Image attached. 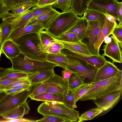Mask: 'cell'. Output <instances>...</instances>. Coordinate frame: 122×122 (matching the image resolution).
<instances>
[{
  "label": "cell",
  "mask_w": 122,
  "mask_h": 122,
  "mask_svg": "<svg viewBox=\"0 0 122 122\" xmlns=\"http://www.w3.org/2000/svg\"><path fill=\"white\" fill-rule=\"evenodd\" d=\"M18 45L21 53L28 58L39 61H46L48 54L42 48L38 34L32 33L12 40Z\"/></svg>",
  "instance_id": "6da1fadb"
},
{
  "label": "cell",
  "mask_w": 122,
  "mask_h": 122,
  "mask_svg": "<svg viewBox=\"0 0 122 122\" xmlns=\"http://www.w3.org/2000/svg\"><path fill=\"white\" fill-rule=\"evenodd\" d=\"M122 90V76L90 83L87 92L79 100H93L102 96L118 90Z\"/></svg>",
  "instance_id": "7a4b0ae2"
},
{
  "label": "cell",
  "mask_w": 122,
  "mask_h": 122,
  "mask_svg": "<svg viewBox=\"0 0 122 122\" xmlns=\"http://www.w3.org/2000/svg\"><path fill=\"white\" fill-rule=\"evenodd\" d=\"M12 64L11 68L27 73L54 69L57 65L47 61H39L30 59L22 53L10 59Z\"/></svg>",
  "instance_id": "3957f363"
},
{
  "label": "cell",
  "mask_w": 122,
  "mask_h": 122,
  "mask_svg": "<svg viewBox=\"0 0 122 122\" xmlns=\"http://www.w3.org/2000/svg\"><path fill=\"white\" fill-rule=\"evenodd\" d=\"M37 110L43 116H56L69 119L71 122L76 121L79 116L78 111L68 107L63 103L56 102H44L40 104Z\"/></svg>",
  "instance_id": "277c9868"
},
{
  "label": "cell",
  "mask_w": 122,
  "mask_h": 122,
  "mask_svg": "<svg viewBox=\"0 0 122 122\" xmlns=\"http://www.w3.org/2000/svg\"><path fill=\"white\" fill-rule=\"evenodd\" d=\"M80 18L70 9L60 13L52 25L45 30L53 37H58L71 28Z\"/></svg>",
  "instance_id": "5b68a950"
},
{
  "label": "cell",
  "mask_w": 122,
  "mask_h": 122,
  "mask_svg": "<svg viewBox=\"0 0 122 122\" xmlns=\"http://www.w3.org/2000/svg\"><path fill=\"white\" fill-rule=\"evenodd\" d=\"M64 53L66 55L68 61V64L65 69L78 74L85 81L86 79L90 82H92L98 69L82 60Z\"/></svg>",
  "instance_id": "8992f818"
},
{
  "label": "cell",
  "mask_w": 122,
  "mask_h": 122,
  "mask_svg": "<svg viewBox=\"0 0 122 122\" xmlns=\"http://www.w3.org/2000/svg\"><path fill=\"white\" fill-rule=\"evenodd\" d=\"M103 21H88V25L85 35L82 40L86 44L92 55H99L96 47L97 40L102 28Z\"/></svg>",
  "instance_id": "52a82bcc"
},
{
  "label": "cell",
  "mask_w": 122,
  "mask_h": 122,
  "mask_svg": "<svg viewBox=\"0 0 122 122\" xmlns=\"http://www.w3.org/2000/svg\"><path fill=\"white\" fill-rule=\"evenodd\" d=\"M118 2L117 0H92L87 9L92 12L103 15H110L118 21Z\"/></svg>",
  "instance_id": "ba28073f"
},
{
  "label": "cell",
  "mask_w": 122,
  "mask_h": 122,
  "mask_svg": "<svg viewBox=\"0 0 122 122\" xmlns=\"http://www.w3.org/2000/svg\"><path fill=\"white\" fill-rule=\"evenodd\" d=\"M31 88L14 95L6 94L0 101V116L26 101Z\"/></svg>",
  "instance_id": "9c48e42d"
},
{
  "label": "cell",
  "mask_w": 122,
  "mask_h": 122,
  "mask_svg": "<svg viewBox=\"0 0 122 122\" xmlns=\"http://www.w3.org/2000/svg\"><path fill=\"white\" fill-rule=\"evenodd\" d=\"M45 82L46 87L45 92L62 96L69 90L68 82L64 80L62 77L55 73Z\"/></svg>",
  "instance_id": "30bf717a"
},
{
  "label": "cell",
  "mask_w": 122,
  "mask_h": 122,
  "mask_svg": "<svg viewBox=\"0 0 122 122\" xmlns=\"http://www.w3.org/2000/svg\"><path fill=\"white\" fill-rule=\"evenodd\" d=\"M121 76H122V71L119 70L113 63L107 61L102 66L98 69L92 82Z\"/></svg>",
  "instance_id": "8fae6325"
},
{
  "label": "cell",
  "mask_w": 122,
  "mask_h": 122,
  "mask_svg": "<svg viewBox=\"0 0 122 122\" xmlns=\"http://www.w3.org/2000/svg\"><path fill=\"white\" fill-rule=\"evenodd\" d=\"M122 90L114 91L93 100L97 107L106 111L111 108L118 101L122 94Z\"/></svg>",
  "instance_id": "7c38bea8"
},
{
  "label": "cell",
  "mask_w": 122,
  "mask_h": 122,
  "mask_svg": "<svg viewBox=\"0 0 122 122\" xmlns=\"http://www.w3.org/2000/svg\"><path fill=\"white\" fill-rule=\"evenodd\" d=\"M111 41L103 46L104 53L102 55L109 58L112 63H121L122 52L119 43L112 36L111 37Z\"/></svg>",
  "instance_id": "4fadbf2b"
},
{
  "label": "cell",
  "mask_w": 122,
  "mask_h": 122,
  "mask_svg": "<svg viewBox=\"0 0 122 122\" xmlns=\"http://www.w3.org/2000/svg\"><path fill=\"white\" fill-rule=\"evenodd\" d=\"M61 52L82 60L98 69L102 66L107 60L102 55L88 56L63 49Z\"/></svg>",
  "instance_id": "5bb4252c"
},
{
  "label": "cell",
  "mask_w": 122,
  "mask_h": 122,
  "mask_svg": "<svg viewBox=\"0 0 122 122\" xmlns=\"http://www.w3.org/2000/svg\"><path fill=\"white\" fill-rule=\"evenodd\" d=\"M60 13L53 8L49 11L30 21L27 24L40 23L43 25L44 29L46 30L53 23Z\"/></svg>",
  "instance_id": "9a60e30c"
},
{
  "label": "cell",
  "mask_w": 122,
  "mask_h": 122,
  "mask_svg": "<svg viewBox=\"0 0 122 122\" xmlns=\"http://www.w3.org/2000/svg\"><path fill=\"white\" fill-rule=\"evenodd\" d=\"M30 108L27 101L5 113L1 117L4 119L8 120L23 117L29 113Z\"/></svg>",
  "instance_id": "2e32d148"
},
{
  "label": "cell",
  "mask_w": 122,
  "mask_h": 122,
  "mask_svg": "<svg viewBox=\"0 0 122 122\" xmlns=\"http://www.w3.org/2000/svg\"><path fill=\"white\" fill-rule=\"evenodd\" d=\"M117 24V23L112 22L109 21L104 16L102 28L96 45V49L99 52L101 46L104 41V38L112 34Z\"/></svg>",
  "instance_id": "e0dca14e"
},
{
  "label": "cell",
  "mask_w": 122,
  "mask_h": 122,
  "mask_svg": "<svg viewBox=\"0 0 122 122\" xmlns=\"http://www.w3.org/2000/svg\"><path fill=\"white\" fill-rule=\"evenodd\" d=\"M56 40L63 45L64 49L86 55H92L86 45L81 41L69 42Z\"/></svg>",
  "instance_id": "ac0fdd59"
},
{
  "label": "cell",
  "mask_w": 122,
  "mask_h": 122,
  "mask_svg": "<svg viewBox=\"0 0 122 122\" xmlns=\"http://www.w3.org/2000/svg\"><path fill=\"white\" fill-rule=\"evenodd\" d=\"M44 29L43 26L41 23L28 24L14 32L9 37L8 39L12 40L29 34L38 33L40 31Z\"/></svg>",
  "instance_id": "d6986e66"
},
{
  "label": "cell",
  "mask_w": 122,
  "mask_h": 122,
  "mask_svg": "<svg viewBox=\"0 0 122 122\" xmlns=\"http://www.w3.org/2000/svg\"><path fill=\"white\" fill-rule=\"evenodd\" d=\"M2 53L10 60L15 57L21 53L17 45L13 40L9 39L2 46Z\"/></svg>",
  "instance_id": "ffe728a7"
},
{
  "label": "cell",
  "mask_w": 122,
  "mask_h": 122,
  "mask_svg": "<svg viewBox=\"0 0 122 122\" xmlns=\"http://www.w3.org/2000/svg\"><path fill=\"white\" fill-rule=\"evenodd\" d=\"M55 73L53 69L29 73L28 77L32 87L46 81Z\"/></svg>",
  "instance_id": "44dd1931"
},
{
  "label": "cell",
  "mask_w": 122,
  "mask_h": 122,
  "mask_svg": "<svg viewBox=\"0 0 122 122\" xmlns=\"http://www.w3.org/2000/svg\"><path fill=\"white\" fill-rule=\"evenodd\" d=\"M88 25V21L82 16L80 17L76 24L68 31L74 33L79 40L81 41L85 35Z\"/></svg>",
  "instance_id": "7402d4cb"
},
{
  "label": "cell",
  "mask_w": 122,
  "mask_h": 122,
  "mask_svg": "<svg viewBox=\"0 0 122 122\" xmlns=\"http://www.w3.org/2000/svg\"><path fill=\"white\" fill-rule=\"evenodd\" d=\"M37 5V2L33 1L16 2L8 7L12 14H15L23 13L30 8Z\"/></svg>",
  "instance_id": "603a6c76"
},
{
  "label": "cell",
  "mask_w": 122,
  "mask_h": 122,
  "mask_svg": "<svg viewBox=\"0 0 122 122\" xmlns=\"http://www.w3.org/2000/svg\"><path fill=\"white\" fill-rule=\"evenodd\" d=\"M61 52L59 54L48 53L46 56V61L65 69L68 64V61L66 55Z\"/></svg>",
  "instance_id": "cb8c5ba5"
},
{
  "label": "cell",
  "mask_w": 122,
  "mask_h": 122,
  "mask_svg": "<svg viewBox=\"0 0 122 122\" xmlns=\"http://www.w3.org/2000/svg\"><path fill=\"white\" fill-rule=\"evenodd\" d=\"M31 100L44 102H56L63 103V97L56 94L45 92L30 98Z\"/></svg>",
  "instance_id": "d4e9b609"
},
{
  "label": "cell",
  "mask_w": 122,
  "mask_h": 122,
  "mask_svg": "<svg viewBox=\"0 0 122 122\" xmlns=\"http://www.w3.org/2000/svg\"><path fill=\"white\" fill-rule=\"evenodd\" d=\"M92 0H72L70 8L78 15L82 17Z\"/></svg>",
  "instance_id": "484cf974"
},
{
  "label": "cell",
  "mask_w": 122,
  "mask_h": 122,
  "mask_svg": "<svg viewBox=\"0 0 122 122\" xmlns=\"http://www.w3.org/2000/svg\"><path fill=\"white\" fill-rule=\"evenodd\" d=\"M38 34L41 46L45 51L47 53L48 49L50 44L56 40L46 30H41Z\"/></svg>",
  "instance_id": "4316f807"
},
{
  "label": "cell",
  "mask_w": 122,
  "mask_h": 122,
  "mask_svg": "<svg viewBox=\"0 0 122 122\" xmlns=\"http://www.w3.org/2000/svg\"><path fill=\"white\" fill-rule=\"evenodd\" d=\"M0 25L1 31L0 33V42L2 45L8 39L11 33L13 25L11 23L4 20Z\"/></svg>",
  "instance_id": "83f0119b"
},
{
  "label": "cell",
  "mask_w": 122,
  "mask_h": 122,
  "mask_svg": "<svg viewBox=\"0 0 122 122\" xmlns=\"http://www.w3.org/2000/svg\"><path fill=\"white\" fill-rule=\"evenodd\" d=\"M103 112L97 107L91 109L79 116L77 122H81L92 120Z\"/></svg>",
  "instance_id": "f1b7e54d"
},
{
  "label": "cell",
  "mask_w": 122,
  "mask_h": 122,
  "mask_svg": "<svg viewBox=\"0 0 122 122\" xmlns=\"http://www.w3.org/2000/svg\"><path fill=\"white\" fill-rule=\"evenodd\" d=\"M85 81L79 75L72 73L68 81L69 90L72 91L85 83Z\"/></svg>",
  "instance_id": "f546056e"
},
{
  "label": "cell",
  "mask_w": 122,
  "mask_h": 122,
  "mask_svg": "<svg viewBox=\"0 0 122 122\" xmlns=\"http://www.w3.org/2000/svg\"><path fill=\"white\" fill-rule=\"evenodd\" d=\"M10 70L5 75L0 78V80L19 79L27 77L29 73Z\"/></svg>",
  "instance_id": "4dcf8cb0"
},
{
  "label": "cell",
  "mask_w": 122,
  "mask_h": 122,
  "mask_svg": "<svg viewBox=\"0 0 122 122\" xmlns=\"http://www.w3.org/2000/svg\"><path fill=\"white\" fill-rule=\"evenodd\" d=\"M90 83H85L72 91L76 103L87 92L90 86Z\"/></svg>",
  "instance_id": "1f68e13d"
},
{
  "label": "cell",
  "mask_w": 122,
  "mask_h": 122,
  "mask_svg": "<svg viewBox=\"0 0 122 122\" xmlns=\"http://www.w3.org/2000/svg\"><path fill=\"white\" fill-rule=\"evenodd\" d=\"M62 96L63 103L66 106L72 109L77 108L72 91L69 90Z\"/></svg>",
  "instance_id": "d6a6232c"
},
{
  "label": "cell",
  "mask_w": 122,
  "mask_h": 122,
  "mask_svg": "<svg viewBox=\"0 0 122 122\" xmlns=\"http://www.w3.org/2000/svg\"><path fill=\"white\" fill-rule=\"evenodd\" d=\"M83 17L87 21H103L104 15L102 14L89 11L87 9L83 14Z\"/></svg>",
  "instance_id": "836d02e7"
},
{
  "label": "cell",
  "mask_w": 122,
  "mask_h": 122,
  "mask_svg": "<svg viewBox=\"0 0 122 122\" xmlns=\"http://www.w3.org/2000/svg\"><path fill=\"white\" fill-rule=\"evenodd\" d=\"M53 8L52 6L51 5L42 7L36 6L32 7L31 9L33 11V15L32 18L30 21L49 11Z\"/></svg>",
  "instance_id": "e575fe53"
},
{
  "label": "cell",
  "mask_w": 122,
  "mask_h": 122,
  "mask_svg": "<svg viewBox=\"0 0 122 122\" xmlns=\"http://www.w3.org/2000/svg\"><path fill=\"white\" fill-rule=\"evenodd\" d=\"M54 38L57 40L65 42H76L80 41L74 33L69 31L58 37Z\"/></svg>",
  "instance_id": "d590c367"
},
{
  "label": "cell",
  "mask_w": 122,
  "mask_h": 122,
  "mask_svg": "<svg viewBox=\"0 0 122 122\" xmlns=\"http://www.w3.org/2000/svg\"><path fill=\"white\" fill-rule=\"evenodd\" d=\"M71 122L68 119L57 116L48 115L44 116L42 118L36 120V122Z\"/></svg>",
  "instance_id": "8d00e7d4"
},
{
  "label": "cell",
  "mask_w": 122,
  "mask_h": 122,
  "mask_svg": "<svg viewBox=\"0 0 122 122\" xmlns=\"http://www.w3.org/2000/svg\"><path fill=\"white\" fill-rule=\"evenodd\" d=\"M72 0H58L52 6L53 7L60 9L62 12L70 9L71 7Z\"/></svg>",
  "instance_id": "74e56055"
},
{
  "label": "cell",
  "mask_w": 122,
  "mask_h": 122,
  "mask_svg": "<svg viewBox=\"0 0 122 122\" xmlns=\"http://www.w3.org/2000/svg\"><path fill=\"white\" fill-rule=\"evenodd\" d=\"M32 90H31L29 97H31L43 93L45 92L46 86L45 82L35 85Z\"/></svg>",
  "instance_id": "f35d334b"
},
{
  "label": "cell",
  "mask_w": 122,
  "mask_h": 122,
  "mask_svg": "<svg viewBox=\"0 0 122 122\" xmlns=\"http://www.w3.org/2000/svg\"><path fill=\"white\" fill-rule=\"evenodd\" d=\"M63 49V45L56 40L50 44L47 52L48 53L59 54L61 53L62 50Z\"/></svg>",
  "instance_id": "ab89813d"
},
{
  "label": "cell",
  "mask_w": 122,
  "mask_h": 122,
  "mask_svg": "<svg viewBox=\"0 0 122 122\" xmlns=\"http://www.w3.org/2000/svg\"><path fill=\"white\" fill-rule=\"evenodd\" d=\"M112 34L119 43L122 49V25L117 24L114 29Z\"/></svg>",
  "instance_id": "60d3db41"
},
{
  "label": "cell",
  "mask_w": 122,
  "mask_h": 122,
  "mask_svg": "<svg viewBox=\"0 0 122 122\" xmlns=\"http://www.w3.org/2000/svg\"><path fill=\"white\" fill-rule=\"evenodd\" d=\"M29 83H31L28 77L22 78L20 80L9 85L6 88L5 90L22 84Z\"/></svg>",
  "instance_id": "b9f144b4"
},
{
  "label": "cell",
  "mask_w": 122,
  "mask_h": 122,
  "mask_svg": "<svg viewBox=\"0 0 122 122\" xmlns=\"http://www.w3.org/2000/svg\"><path fill=\"white\" fill-rule=\"evenodd\" d=\"M21 79V78L0 80V93L4 92L6 88L9 85L16 81Z\"/></svg>",
  "instance_id": "7bdbcfd3"
},
{
  "label": "cell",
  "mask_w": 122,
  "mask_h": 122,
  "mask_svg": "<svg viewBox=\"0 0 122 122\" xmlns=\"http://www.w3.org/2000/svg\"><path fill=\"white\" fill-rule=\"evenodd\" d=\"M9 10L3 0H0V19L4 17L8 13Z\"/></svg>",
  "instance_id": "ee69618b"
},
{
  "label": "cell",
  "mask_w": 122,
  "mask_h": 122,
  "mask_svg": "<svg viewBox=\"0 0 122 122\" xmlns=\"http://www.w3.org/2000/svg\"><path fill=\"white\" fill-rule=\"evenodd\" d=\"M58 0H38L37 2V6L42 7L48 5L52 6Z\"/></svg>",
  "instance_id": "f6af8a7d"
},
{
  "label": "cell",
  "mask_w": 122,
  "mask_h": 122,
  "mask_svg": "<svg viewBox=\"0 0 122 122\" xmlns=\"http://www.w3.org/2000/svg\"><path fill=\"white\" fill-rule=\"evenodd\" d=\"M0 122H36V120H33L30 119L25 118L23 117L17 118L10 119L0 120Z\"/></svg>",
  "instance_id": "bcb514c9"
},
{
  "label": "cell",
  "mask_w": 122,
  "mask_h": 122,
  "mask_svg": "<svg viewBox=\"0 0 122 122\" xmlns=\"http://www.w3.org/2000/svg\"><path fill=\"white\" fill-rule=\"evenodd\" d=\"M5 4L8 7L10 6L15 3L20 2L26 1H33L37 2L38 0H3Z\"/></svg>",
  "instance_id": "7dc6e473"
},
{
  "label": "cell",
  "mask_w": 122,
  "mask_h": 122,
  "mask_svg": "<svg viewBox=\"0 0 122 122\" xmlns=\"http://www.w3.org/2000/svg\"><path fill=\"white\" fill-rule=\"evenodd\" d=\"M63 79L66 81L68 82V80L71 77L72 73L70 71L65 69L61 71Z\"/></svg>",
  "instance_id": "c3c4849f"
},
{
  "label": "cell",
  "mask_w": 122,
  "mask_h": 122,
  "mask_svg": "<svg viewBox=\"0 0 122 122\" xmlns=\"http://www.w3.org/2000/svg\"><path fill=\"white\" fill-rule=\"evenodd\" d=\"M118 15L119 25H122V2H118Z\"/></svg>",
  "instance_id": "681fc988"
},
{
  "label": "cell",
  "mask_w": 122,
  "mask_h": 122,
  "mask_svg": "<svg viewBox=\"0 0 122 122\" xmlns=\"http://www.w3.org/2000/svg\"><path fill=\"white\" fill-rule=\"evenodd\" d=\"M21 92L22 91H20L15 88L7 90H5L4 91L6 94L10 95H15Z\"/></svg>",
  "instance_id": "f907efd6"
},
{
  "label": "cell",
  "mask_w": 122,
  "mask_h": 122,
  "mask_svg": "<svg viewBox=\"0 0 122 122\" xmlns=\"http://www.w3.org/2000/svg\"><path fill=\"white\" fill-rule=\"evenodd\" d=\"M104 15L109 21L112 22L117 23L116 19L112 16L107 14H104Z\"/></svg>",
  "instance_id": "816d5d0a"
},
{
  "label": "cell",
  "mask_w": 122,
  "mask_h": 122,
  "mask_svg": "<svg viewBox=\"0 0 122 122\" xmlns=\"http://www.w3.org/2000/svg\"><path fill=\"white\" fill-rule=\"evenodd\" d=\"M111 40V37L109 36L106 37L104 38V41L106 44H107L110 42Z\"/></svg>",
  "instance_id": "f5cc1de1"
},
{
  "label": "cell",
  "mask_w": 122,
  "mask_h": 122,
  "mask_svg": "<svg viewBox=\"0 0 122 122\" xmlns=\"http://www.w3.org/2000/svg\"><path fill=\"white\" fill-rule=\"evenodd\" d=\"M6 95L5 92L0 93V101Z\"/></svg>",
  "instance_id": "db71d44e"
},
{
  "label": "cell",
  "mask_w": 122,
  "mask_h": 122,
  "mask_svg": "<svg viewBox=\"0 0 122 122\" xmlns=\"http://www.w3.org/2000/svg\"><path fill=\"white\" fill-rule=\"evenodd\" d=\"M2 45L1 42L0 43V57L1 54L2 53Z\"/></svg>",
  "instance_id": "11a10c76"
},
{
  "label": "cell",
  "mask_w": 122,
  "mask_h": 122,
  "mask_svg": "<svg viewBox=\"0 0 122 122\" xmlns=\"http://www.w3.org/2000/svg\"><path fill=\"white\" fill-rule=\"evenodd\" d=\"M1 31V28L0 26V33Z\"/></svg>",
  "instance_id": "9f6ffc18"
},
{
  "label": "cell",
  "mask_w": 122,
  "mask_h": 122,
  "mask_svg": "<svg viewBox=\"0 0 122 122\" xmlns=\"http://www.w3.org/2000/svg\"><path fill=\"white\" fill-rule=\"evenodd\" d=\"M1 42H0V43Z\"/></svg>",
  "instance_id": "6f0895ef"
}]
</instances>
